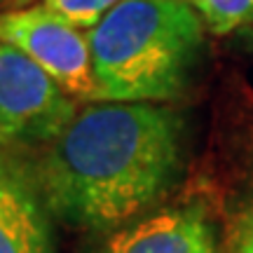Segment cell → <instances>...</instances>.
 Instances as JSON below:
<instances>
[{
  "label": "cell",
  "instance_id": "cell-10",
  "mask_svg": "<svg viewBox=\"0 0 253 253\" xmlns=\"http://www.w3.org/2000/svg\"><path fill=\"white\" fill-rule=\"evenodd\" d=\"M24 2H28V0H14V7H19V5H24Z\"/></svg>",
  "mask_w": 253,
  "mask_h": 253
},
{
  "label": "cell",
  "instance_id": "cell-8",
  "mask_svg": "<svg viewBox=\"0 0 253 253\" xmlns=\"http://www.w3.org/2000/svg\"><path fill=\"white\" fill-rule=\"evenodd\" d=\"M122 0H42L47 9H52L56 17H61L80 31H91Z\"/></svg>",
  "mask_w": 253,
  "mask_h": 253
},
{
  "label": "cell",
  "instance_id": "cell-3",
  "mask_svg": "<svg viewBox=\"0 0 253 253\" xmlns=\"http://www.w3.org/2000/svg\"><path fill=\"white\" fill-rule=\"evenodd\" d=\"M75 113L68 91L19 47L0 40V148L49 143Z\"/></svg>",
  "mask_w": 253,
  "mask_h": 253
},
{
  "label": "cell",
  "instance_id": "cell-1",
  "mask_svg": "<svg viewBox=\"0 0 253 253\" xmlns=\"http://www.w3.org/2000/svg\"><path fill=\"white\" fill-rule=\"evenodd\" d=\"M185 120L164 103L91 101L33 164L47 204L66 225L110 232L171 190L183 169Z\"/></svg>",
  "mask_w": 253,
  "mask_h": 253
},
{
  "label": "cell",
  "instance_id": "cell-5",
  "mask_svg": "<svg viewBox=\"0 0 253 253\" xmlns=\"http://www.w3.org/2000/svg\"><path fill=\"white\" fill-rule=\"evenodd\" d=\"M0 253H56L54 213L33 164L0 148Z\"/></svg>",
  "mask_w": 253,
  "mask_h": 253
},
{
  "label": "cell",
  "instance_id": "cell-11",
  "mask_svg": "<svg viewBox=\"0 0 253 253\" xmlns=\"http://www.w3.org/2000/svg\"><path fill=\"white\" fill-rule=\"evenodd\" d=\"M0 2H2V0H0Z\"/></svg>",
  "mask_w": 253,
  "mask_h": 253
},
{
  "label": "cell",
  "instance_id": "cell-6",
  "mask_svg": "<svg viewBox=\"0 0 253 253\" xmlns=\"http://www.w3.org/2000/svg\"><path fill=\"white\" fill-rule=\"evenodd\" d=\"M96 253H218V239L204 209L176 204L106 232Z\"/></svg>",
  "mask_w": 253,
  "mask_h": 253
},
{
  "label": "cell",
  "instance_id": "cell-9",
  "mask_svg": "<svg viewBox=\"0 0 253 253\" xmlns=\"http://www.w3.org/2000/svg\"><path fill=\"white\" fill-rule=\"evenodd\" d=\"M235 253H253V207L244 216L242 225H239V235H237Z\"/></svg>",
  "mask_w": 253,
  "mask_h": 253
},
{
  "label": "cell",
  "instance_id": "cell-4",
  "mask_svg": "<svg viewBox=\"0 0 253 253\" xmlns=\"http://www.w3.org/2000/svg\"><path fill=\"white\" fill-rule=\"evenodd\" d=\"M0 40L31 56L75 101H99L87 36L45 5L0 14Z\"/></svg>",
  "mask_w": 253,
  "mask_h": 253
},
{
  "label": "cell",
  "instance_id": "cell-2",
  "mask_svg": "<svg viewBox=\"0 0 253 253\" xmlns=\"http://www.w3.org/2000/svg\"><path fill=\"white\" fill-rule=\"evenodd\" d=\"M204 28L188 0H122L87 33L99 101L176 99L199 59Z\"/></svg>",
  "mask_w": 253,
  "mask_h": 253
},
{
  "label": "cell",
  "instance_id": "cell-7",
  "mask_svg": "<svg viewBox=\"0 0 253 253\" xmlns=\"http://www.w3.org/2000/svg\"><path fill=\"white\" fill-rule=\"evenodd\" d=\"M209 31L230 33L253 24V0H188Z\"/></svg>",
  "mask_w": 253,
  "mask_h": 253
}]
</instances>
